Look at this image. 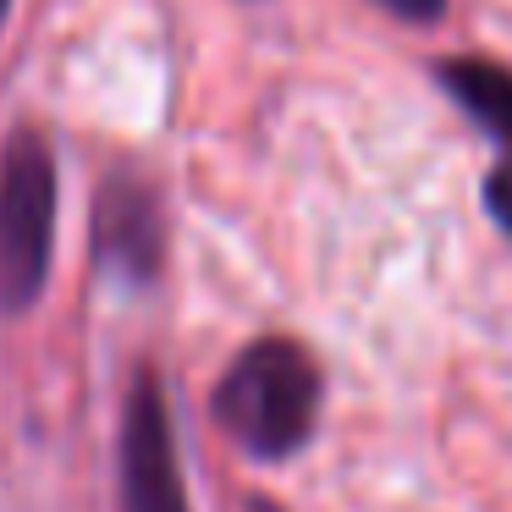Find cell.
I'll return each instance as SVG.
<instances>
[{"label": "cell", "instance_id": "6da1fadb", "mask_svg": "<svg viewBox=\"0 0 512 512\" xmlns=\"http://www.w3.org/2000/svg\"><path fill=\"white\" fill-rule=\"evenodd\" d=\"M320 397L325 380L309 347L292 336H259L226 364L221 386H215V424L248 457L281 463L309 446L314 424H320Z\"/></svg>", "mask_w": 512, "mask_h": 512}, {"label": "cell", "instance_id": "7a4b0ae2", "mask_svg": "<svg viewBox=\"0 0 512 512\" xmlns=\"http://www.w3.org/2000/svg\"><path fill=\"white\" fill-rule=\"evenodd\" d=\"M56 248V160L50 144L23 127L0 155V314L34 309Z\"/></svg>", "mask_w": 512, "mask_h": 512}, {"label": "cell", "instance_id": "3957f363", "mask_svg": "<svg viewBox=\"0 0 512 512\" xmlns=\"http://www.w3.org/2000/svg\"><path fill=\"white\" fill-rule=\"evenodd\" d=\"M122 507L127 512H193L188 485L171 435L166 380L155 369H138L122 413Z\"/></svg>", "mask_w": 512, "mask_h": 512}, {"label": "cell", "instance_id": "277c9868", "mask_svg": "<svg viewBox=\"0 0 512 512\" xmlns=\"http://www.w3.org/2000/svg\"><path fill=\"white\" fill-rule=\"evenodd\" d=\"M94 259L122 287H149L166 259V210L155 182L138 171H111L94 199Z\"/></svg>", "mask_w": 512, "mask_h": 512}, {"label": "cell", "instance_id": "5b68a950", "mask_svg": "<svg viewBox=\"0 0 512 512\" xmlns=\"http://www.w3.org/2000/svg\"><path fill=\"white\" fill-rule=\"evenodd\" d=\"M435 83L452 94V105L479 133L496 138L512 155V67H501L490 56H446L435 67Z\"/></svg>", "mask_w": 512, "mask_h": 512}, {"label": "cell", "instance_id": "8992f818", "mask_svg": "<svg viewBox=\"0 0 512 512\" xmlns=\"http://www.w3.org/2000/svg\"><path fill=\"white\" fill-rule=\"evenodd\" d=\"M375 6L391 17H402V23H413V28H430L446 17V0H375Z\"/></svg>", "mask_w": 512, "mask_h": 512}, {"label": "cell", "instance_id": "52a82bcc", "mask_svg": "<svg viewBox=\"0 0 512 512\" xmlns=\"http://www.w3.org/2000/svg\"><path fill=\"white\" fill-rule=\"evenodd\" d=\"M485 210L496 215V226L512 237V171H490L485 177Z\"/></svg>", "mask_w": 512, "mask_h": 512}, {"label": "cell", "instance_id": "ba28073f", "mask_svg": "<svg viewBox=\"0 0 512 512\" xmlns=\"http://www.w3.org/2000/svg\"><path fill=\"white\" fill-rule=\"evenodd\" d=\"M254 512H281V507H270V501H254Z\"/></svg>", "mask_w": 512, "mask_h": 512}, {"label": "cell", "instance_id": "9c48e42d", "mask_svg": "<svg viewBox=\"0 0 512 512\" xmlns=\"http://www.w3.org/2000/svg\"><path fill=\"white\" fill-rule=\"evenodd\" d=\"M6 12H12V0H0V23H6Z\"/></svg>", "mask_w": 512, "mask_h": 512}]
</instances>
